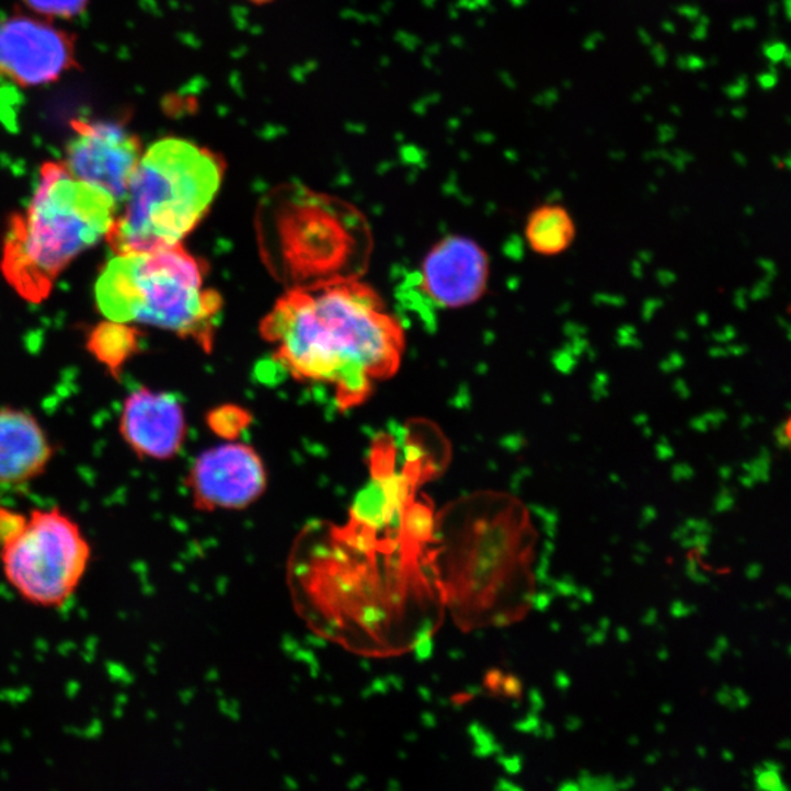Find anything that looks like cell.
Returning <instances> with one entry per match:
<instances>
[{"label":"cell","instance_id":"cell-17","mask_svg":"<svg viewBox=\"0 0 791 791\" xmlns=\"http://www.w3.org/2000/svg\"><path fill=\"white\" fill-rule=\"evenodd\" d=\"M781 767L778 764L765 763L755 769L756 786L764 790H787L780 776Z\"/></svg>","mask_w":791,"mask_h":791},{"label":"cell","instance_id":"cell-11","mask_svg":"<svg viewBox=\"0 0 791 791\" xmlns=\"http://www.w3.org/2000/svg\"><path fill=\"white\" fill-rule=\"evenodd\" d=\"M186 432L184 405L175 394L140 387L125 399L119 433L138 458L156 462L176 458Z\"/></svg>","mask_w":791,"mask_h":791},{"label":"cell","instance_id":"cell-4","mask_svg":"<svg viewBox=\"0 0 791 791\" xmlns=\"http://www.w3.org/2000/svg\"><path fill=\"white\" fill-rule=\"evenodd\" d=\"M94 293L108 320L167 330L211 351L221 298L206 285V264L184 243L113 255Z\"/></svg>","mask_w":791,"mask_h":791},{"label":"cell","instance_id":"cell-1","mask_svg":"<svg viewBox=\"0 0 791 791\" xmlns=\"http://www.w3.org/2000/svg\"><path fill=\"white\" fill-rule=\"evenodd\" d=\"M261 334L295 380L332 387L346 410L393 377L405 351L402 324L356 279L290 288L264 317Z\"/></svg>","mask_w":791,"mask_h":791},{"label":"cell","instance_id":"cell-8","mask_svg":"<svg viewBox=\"0 0 791 791\" xmlns=\"http://www.w3.org/2000/svg\"><path fill=\"white\" fill-rule=\"evenodd\" d=\"M62 162L78 180L122 203L145 153L140 136L124 121L73 119Z\"/></svg>","mask_w":791,"mask_h":791},{"label":"cell","instance_id":"cell-2","mask_svg":"<svg viewBox=\"0 0 791 791\" xmlns=\"http://www.w3.org/2000/svg\"><path fill=\"white\" fill-rule=\"evenodd\" d=\"M117 211L115 197L78 180L62 160L43 163L27 207L8 219L3 279L24 301L45 302L73 261L104 241Z\"/></svg>","mask_w":791,"mask_h":791},{"label":"cell","instance_id":"cell-10","mask_svg":"<svg viewBox=\"0 0 791 791\" xmlns=\"http://www.w3.org/2000/svg\"><path fill=\"white\" fill-rule=\"evenodd\" d=\"M489 252L471 238L447 237L429 250L416 285L434 307L459 310L481 301L489 290Z\"/></svg>","mask_w":791,"mask_h":791},{"label":"cell","instance_id":"cell-19","mask_svg":"<svg viewBox=\"0 0 791 791\" xmlns=\"http://www.w3.org/2000/svg\"><path fill=\"white\" fill-rule=\"evenodd\" d=\"M504 693L511 698H519L521 693V684L516 677H506L503 684Z\"/></svg>","mask_w":791,"mask_h":791},{"label":"cell","instance_id":"cell-5","mask_svg":"<svg viewBox=\"0 0 791 791\" xmlns=\"http://www.w3.org/2000/svg\"><path fill=\"white\" fill-rule=\"evenodd\" d=\"M93 560L81 525L58 506L36 507L0 544L3 580L28 606L60 610L76 597Z\"/></svg>","mask_w":791,"mask_h":791},{"label":"cell","instance_id":"cell-13","mask_svg":"<svg viewBox=\"0 0 791 791\" xmlns=\"http://www.w3.org/2000/svg\"><path fill=\"white\" fill-rule=\"evenodd\" d=\"M524 237L534 254L553 259L571 250L577 238V226L563 204L542 203L526 216Z\"/></svg>","mask_w":791,"mask_h":791},{"label":"cell","instance_id":"cell-15","mask_svg":"<svg viewBox=\"0 0 791 791\" xmlns=\"http://www.w3.org/2000/svg\"><path fill=\"white\" fill-rule=\"evenodd\" d=\"M34 15L46 20H73L87 10L89 0H21Z\"/></svg>","mask_w":791,"mask_h":791},{"label":"cell","instance_id":"cell-14","mask_svg":"<svg viewBox=\"0 0 791 791\" xmlns=\"http://www.w3.org/2000/svg\"><path fill=\"white\" fill-rule=\"evenodd\" d=\"M87 349L112 376H117L140 349V333L134 324L106 319L91 329Z\"/></svg>","mask_w":791,"mask_h":791},{"label":"cell","instance_id":"cell-6","mask_svg":"<svg viewBox=\"0 0 791 791\" xmlns=\"http://www.w3.org/2000/svg\"><path fill=\"white\" fill-rule=\"evenodd\" d=\"M266 234H275L288 259L299 256L297 286L346 280V241L365 233L354 207L302 185L280 186L261 207Z\"/></svg>","mask_w":791,"mask_h":791},{"label":"cell","instance_id":"cell-12","mask_svg":"<svg viewBox=\"0 0 791 791\" xmlns=\"http://www.w3.org/2000/svg\"><path fill=\"white\" fill-rule=\"evenodd\" d=\"M55 449L33 414L0 406V491L27 489L45 475Z\"/></svg>","mask_w":791,"mask_h":791},{"label":"cell","instance_id":"cell-3","mask_svg":"<svg viewBox=\"0 0 791 791\" xmlns=\"http://www.w3.org/2000/svg\"><path fill=\"white\" fill-rule=\"evenodd\" d=\"M217 151L180 137L145 149L104 241L113 255L182 243L202 223L223 184Z\"/></svg>","mask_w":791,"mask_h":791},{"label":"cell","instance_id":"cell-9","mask_svg":"<svg viewBox=\"0 0 791 791\" xmlns=\"http://www.w3.org/2000/svg\"><path fill=\"white\" fill-rule=\"evenodd\" d=\"M185 484L197 511H242L266 491L267 473L252 447L225 443L197 456Z\"/></svg>","mask_w":791,"mask_h":791},{"label":"cell","instance_id":"cell-20","mask_svg":"<svg viewBox=\"0 0 791 791\" xmlns=\"http://www.w3.org/2000/svg\"><path fill=\"white\" fill-rule=\"evenodd\" d=\"M251 2L259 3V5H263V3L273 2V0H251Z\"/></svg>","mask_w":791,"mask_h":791},{"label":"cell","instance_id":"cell-16","mask_svg":"<svg viewBox=\"0 0 791 791\" xmlns=\"http://www.w3.org/2000/svg\"><path fill=\"white\" fill-rule=\"evenodd\" d=\"M232 408H221L210 416L213 429L219 436L226 438L237 437L242 427V412L233 408V414H230Z\"/></svg>","mask_w":791,"mask_h":791},{"label":"cell","instance_id":"cell-7","mask_svg":"<svg viewBox=\"0 0 791 791\" xmlns=\"http://www.w3.org/2000/svg\"><path fill=\"white\" fill-rule=\"evenodd\" d=\"M78 67L77 41L54 21L12 14L0 19V78L21 89H41Z\"/></svg>","mask_w":791,"mask_h":791},{"label":"cell","instance_id":"cell-18","mask_svg":"<svg viewBox=\"0 0 791 791\" xmlns=\"http://www.w3.org/2000/svg\"><path fill=\"white\" fill-rule=\"evenodd\" d=\"M581 789H593V790H610L612 789L610 778L606 777H589L582 780Z\"/></svg>","mask_w":791,"mask_h":791}]
</instances>
